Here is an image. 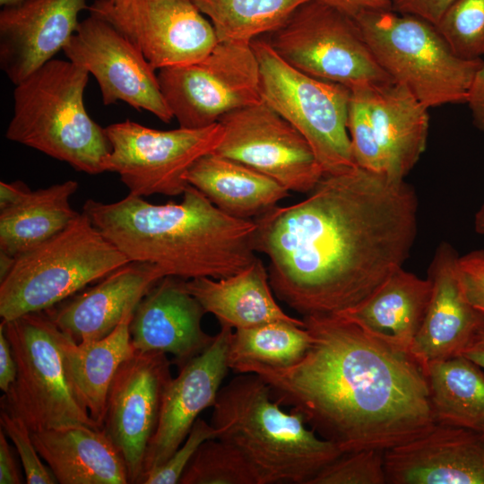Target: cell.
Wrapping results in <instances>:
<instances>
[{
	"label": "cell",
	"mask_w": 484,
	"mask_h": 484,
	"mask_svg": "<svg viewBox=\"0 0 484 484\" xmlns=\"http://www.w3.org/2000/svg\"><path fill=\"white\" fill-rule=\"evenodd\" d=\"M254 220L274 295L303 316L337 315L402 267L417 237L418 198L404 179L354 166Z\"/></svg>",
	"instance_id": "cell-1"
},
{
	"label": "cell",
	"mask_w": 484,
	"mask_h": 484,
	"mask_svg": "<svg viewBox=\"0 0 484 484\" xmlns=\"http://www.w3.org/2000/svg\"><path fill=\"white\" fill-rule=\"evenodd\" d=\"M312 341L287 367L253 366L281 406L342 453L387 450L435 425L423 367L338 315L303 316Z\"/></svg>",
	"instance_id": "cell-2"
},
{
	"label": "cell",
	"mask_w": 484,
	"mask_h": 484,
	"mask_svg": "<svg viewBox=\"0 0 484 484\" xmlns=\"http://www.w3.org/2000/svg\"><path fill=\"white\" fill-rule=\"evenodd\" d=\"M182 194L162 204L131 194L111 203L89 199L82 212L130 262L155 264L166 276L220 279L257 259L255 220L227 214L190 184Z\"/></svg>",
	"instance_id": "cell-3"
},
{
	"label": "cell",
	"mask_w": 484,
	"mask_h": 484,
	"mask_svg": "<svg viewBox=\"0 0 484 484\" xmlns=\"http://www.w3.org/2000/svg\"><path fill=\"white\" fill-rule=\"evenodd\" d=\"M256 374H238L221 386L211 425L217 438L235 446L260 484H310L343 453L321 437L296 411H285Z\"/></svg>",
	"instance_id": "cell-4"
},
{
	"label": "cell",
	"mask_w": 484,
	"mask_h": 484,
	"mask_svg": "<svg viewBox=\"0 0 484 484\" xmlns=\"http://www.w3.org/2000/svg\"><path fill=\"white\" fill-rule=\"evenodd\" d=\"M90 73L70 60L51 59L15 85L5 137L91 175L104 172L110 151L105 128L87 113Z\"/></svg>",
	"instance_id": "cell-5"
},
{
	"label": "cell",
	"mask_w": 484,
	"mask_h": 484,
	"mask_svg": "<svg viewBox=\"0 0 484 484\" xmlns=\"http://www.w3.org/2000/svg\"><path fill=\"white\" fill-rule=\"evenodd\" d=\"M129 262L82 212L61 232L14 258L0 281L2 321L50 309Z\"/></svg>",
	"instance_id": "cell-6"
},
{
	"label": "cell",
	"mask_w": 484,
	"mask_h": 484,
	"mask_svg": "<svg viewBox=\"0 0 484 484\" xmlns=\"http://www.w3.org/2000/svg\"><path fill=\"white\" fill-rule=\"evenodd\" d=\"M380 66L426 108L466 103L482 60L458 56L436 26L393 10L356 15Z\"/></svg>",
	"instance_id": "cell-7"
},
{
	"label": "cell",
	"mask_w": 484,
	"mask_h": 484,
	"mask_svg": "<svg viewBox=\"0 0 484 484\" xmlns=\"http://www.w3.org/2000/svg\"><path fill=\"white\" fill-rule=\"evenodd\" d=\"M267 39L282 60L314 78L350 90L393 82L355 18L321 0L302 4Z\"/></svg>",
	"instance_id": "cell-8"
},
{
	"label": "cell",
	"mask_w": 484,
	"mask_h": 484,
	"mask_svg": "<svg viewBox=\"0 0 484 484\" xmlns=\"http://www.w3.org/2000/svg\"><path fill=\"white\" fill-rule=\"evenodd\" d=\"M16 364V377L1 398V408L20 418L31 433L72 425L100 428L78 403L67 382L46 311L2 321Z\"/></svg>",
	"instance_id": "cell-9"
},
{
	"label": "cell",
	"mask_w": 484,
	"mask_h": 484,
	"mask_svg": "<svg viewBox=\"0 0 484 484\" xmlns=\"http://www.w3.org/2000/svg\"><path fill=\"white\" fill-rule=\"evenodd\" d=\"M250 44L259 65L263 101L306 138L324 173L356 166L347 129L350 90L298 71L264 39Z\"/></svg>",
	"instance_id": "cell-10"
},
{
	"label": "cell",
	"mask_w": 484,
	"mask_h": 484,
	"mask_svg": "<svg viewBox=\"0 0 484 484\" xmlns=\"http://www.w3.org/2000/svg\"><path fill=\"white\" fill-rule=\"evenodd\" d=\"M157 76L180 127L210 126L263 100L259 65L250 42L219 41L202 60L159 69Z\"/></svg>",
	"instance_id": "cell-11"
},
{
	"label": "cell",
	"mask_w": 484,
	"mask_h": 484,
	"mask_svg": "<svg viewBox=\"0 0 484 484\" xmlns=\"http://www.w3.org/2000/svg\"><path fill=\"white\" fill-rule=\"evenodd\" d=\"M110 151L104 171L117 173L136 196L182 194L186 175L202 156L214 151L224 129L218 122L203 128L157 130L129 119L105 127Z\"/></svg>",
	"instance_id": "cell-12"
},
{
	"label": "cell",
	"mask_w": 484,
	"mask_h": 484,
	"mask_svg": "<svg viewBox=\"0 0 484 484\" xmlns=\"http://www.w3.org/2000/svg\"><path fill=\"white\" fill-rule=\"evenodd\" d=\"M219 123L224 135L212 152L260 172L290 192L309 193L324 175L306 138L263 100L225 115Z\"/></svg>",
	"instance_id": "cell-13"
},
{
	"label": "cell",
	"mask_w": 484,
	"mask_h": 484,
	"mask_svg": "<svg viewBox=\"0 0 484 484\" xmlns=\"http://www.w3.org/2000/svg\"><path fill=\"white\" fill-rule=\"evenodd\" d=\"M88 9L124 34L155 70L198 62L219 42L190 0H96Z\"/></svg>",
	"instance_id": "cell-14"
},
{
	"label": "cell",
	"mask_w": 484,
	"mask_h": 484,
	"mask_svg": "<svg viewBox=\"0 0 484 484\" xmlns=\"http://www.w3.org/2000/svg\"><path fill=\"white\" fill-rule=\"evenodd\" d=\"M68 60L97 80L104 105L124 101L164 123L173 116L161 93L155 69L143 53L108 21L90 14L64 47Z\"/></svg>",
	"instance_id": "cell-15"
},
{
	"label": "cell",
	"mask_w": 484,
	"mask_h": 484,
	"mask_svg": "<svg viewBox=\"0 0 484 484\" xmlns=\"http://www.w3.org/2000/svg\"><path fill=\"white\" fill-rule=\"evenodd\" d=\"M172 361L160 351H134L110 384L102 426L124 459L129 483H141L148 445L158 426Z\"/></svg>",
	"instance_id": "cell-16"
},
{
	"label": "cell",
	"mask_w": 484,
	"mask_h": 484,
	"mask_svg": "<svg viewBox=\"0 0 484 484\" xmlns=\"http://www.w3.org/2000/svg\"><path fill=\"white\" fill-rule=\"evenodd\" d=\"M220 326L212 343L178 369L177 376L172 377L167 385L158 426L146 451L142 480L179 447L200 413L215 404L230 369L229 350L233 333L231 327Z\"/></svg>",
	"instance_id": "cell-17"
},
{
	"label": "cell",
	"mask_w": 484,
	"mask_h": 484,
	"mask_svg": "<svg viewBox=\"0 0 484 484\" xmlns=\"http://www.w3.org/2000/svg\"><path fill=\"white\" fill-rule=\"evenodd\" d=\"M389 484H484L480 432L436 424L426 434L385 451Z\"/></svg>",
	"instance_id": "cell-18"
},
{
	"label": "cell",
	"mask_w": 484,
	"mask_h": 484,
	"mask_svg": "<svg viewBox=\"0 0 484 484\" xmlns=\"http://www.w3.org/2000/svg\"><path fill=\"white\" fill-rule=\"evenodd\" d=\"M86 0H30L0 12V67L17 85L75 33Z\"/></svg>",
	"instance_id": "cell-19"
},
{
	"label": "cell",
	"mask_w": 484,
	"mask_h": 484,
	"mask_svg": "<svg viewBox=\"0 0 484 484\" xmlns=\"http://www.w3.org/2000/svg\"><path fill=\"white\" fill-rule=\"evenodd\" d=\"M186 282L175 276L162 278L139 302L130 322L134 350L171 354L172 364L178 369L203 352L214 338L203 330L202 319L206 313Z\"/></svg>",
	"instance_id": "cell-20"
},
{
	"label": "cell",
	"mask_w": 484,
	"mask_h": 484,
	"mask_svg": "<svg viewBox=\"0 0 484 484\" xmlns=\"http://www.w3.org/2000/svg\"><path fill=\"white\" fill-rule=\"evenodd\" d=\"M458 255L442 242L430 263L431 295L411 355L423 367L433 361L462 355L484 327V318L465 299L456 274Z\"/></svg>",
	"instance_id": "cell-21"
},
{
	"label": "cell",
	"mask_w": 484,
	"mask_h": 484,
	"mask_svg": "<svg viewBox=\"0 0 484 484\" xmlns=\"http://www.w3.org/2000/svg\"><path fill=\"white\" fill-rule=\"evenodd\" d=\"M165 276L155 264L129 262L102 278L97 285L46 312L75 342L94 341L109 334Z\"/></svg>",
	"instance_id": "cell-22"
},
{
	"label": "cell",
	"mask_w": 484,
	"mask_h": 484,
	"mask_svg": "<svg viewBox=\"0 0 484 484\" xmlns=\"http://www.w3.org/2000/svg\"><path fill=\"white\" fill-rule=\"evenodd\" d=\"M431 295V281L405 271L392 272L368 297L337 314L391 348L410 353Z\"/></svg>",
	"instance_id": "cell-23"
},
{
	"label": "cell",
	"mask_w": 484,
	"mask_h": 484,
	"mask_svg": "<svg viewBox=\"0 0 484 484\" xmlns=\"http://www.w3.org/2000/svg\"><path fill=\"white\" fill-rule=\"evenodd\" d=\"M31 436L57 483H129L124 459L102 428L72 425Z\"/></svg>",
	"instance_id": "cell-24"
},
{
	"label": "cell",
	"mask_w": 484,
	"mask_h": 484,
	"mask_svg": "<svg viewBox=\"0 0 484 484\" xmlns=\"http://www.w3.org/2000/svg\"><path fill=\"white\" fill-rule=\"evenodd\" d=\"M362 90L385 174L402 180L424 152L429 128L428 108L405 87L393 82Z\"/></svg>",
	"instance_id": "cell-25"
},
{
	"label": "cell",
	"mask_w": 484,
	"mask_h": 484,
	"mask_svg": "<svg viewBox=\"0 0 484 484\" xmlns=\"http://www.w3.org/2000/svg\"><path fill=\"white\" fill-rule=\"evenodd\" d=\"M186 285L206 314H212L220 324L232 329L279 321L305 327L303 319L290 316L278 305L268 270L259 258L231 276L199 277L186 281Z\"/></svg>",
	"instance_id": "cell-26"
},
{
	"label": "cell",
	"mask_w": 484,
	"mask_h": 484,
	"mask_svg": "<svg viewBox=\"0 0 484 484\" xmlns=\"http://www.w3.org/2000/svg\"><path fill=\"white\" fill-rule=\"evenodd\" d=\"M134 312L107 336L77 343L57 326L56 337L70 389L78 403L102 428L110 384L122 362L134 353L130 336Z\"/></svg>",
	"instance_id": "cell-27"
},
{
	"label": "cell",
	"mask_w": 484,
	"mask_h": 484,
	"mask_svg": "<svg viewBox=\"0 0 484 484\" xmlns=\"http://www.w3.org/2000/svg\"><path fill=\"white\" fill-rule=\"evenodd\" d=\"M186 179L222 212L238 219L254 220L290 195L273 179L214 152L198 159Z\"/></svg>",
	"instance_id": "cell-28"
},
{
	"label": "cell",
	"mask_w": 484,
	"mask_h": 484,
	"mask_svg": "<svg viewBox=\"0 0 484 484\" xmlns=\"http://www.w3.org/2000/svg\"><path fill=\"white\" fill-rule=\"evenodd\" d=\"M78 182L67 180L28 194L0 211V251L16 257L65 229L79 214L71 196Z\"/></svg>",
	"instance_id": "cell-29"
},
{
	"label": "cell",
	"mask_w": 484,
	"mask_h": 484,
	"mask_svg": "<svg viewBox=\"0 0 484 484\" xmlns=\"http://www.w3.org/2000/svg\"><path fill=\"white\" fill-rule=\"evenodd\" d=\"M436 424L484 430V369L462 355L424 367Z\"/></svg>",
	"instance_id": "cell-30"
},
{
	"label": "cell",
	"mask_w": 484,
	"mask_h": 484,
	"mask_svg": "<svg viewBox=\"0 0 484 484\" xmlns=\"http://www.w3.org/2000/svg\"><path fill=\"white\" fill-rule=\"evenodd\" d=\"M308 330L289 322H271L233 332L229 367L237 374L253 366L287 367L299 361L311 345Z\"/></svg>",
	"instance_id": "cell-31"
},
{
	"label": "cell",
	"mask_w": 484,
	"mask_h": 484,
	"mask_svg": "<svg viewBox=\"0 0 484 484\" xmlns=\"http://www.w3.org/2000/svg\"><path fill=\"white\" fill-rule=\"evenodd\" d=\"M209 18L219 41L251 42L279 28L310 0H190Z\"/></svg>",
	"instance_id": "cell-32"
},
{
	"label": "cell",
	"mask_w": 484,
	"mask_h": 484,
	"mask_svg": "<svg viewBox=\"0 0 484 484\" xmlns=\"http://www.w3.org/2000/svg\"><path fill=\"white\" fill-rule=\"evenodd\" d=\"M178 484H260L245 456L220 439L204 441L185 469Z\"/></svg>",
	"instance_id": "cell-33"
},
{
	"label": "cell",
	"mask_w": 484,
	"mask_h": 484,
	"mask_svg": "<svg viewBox=\"0 0 484 484\" xmlns=\"http://www.w3.org/2000/svg\"><path fill=\"white\" fill-rule=\"evenodd\" d=\"M436 28L458 56H484V0H455Z\"/></svg>",
	"instance_id": "cell-34"
},
{
	"label": "cell",
	"mask_w": 484,
	"mask_h": 484,
	"mask_svg": "<svg viewBox=\"0 0 484 484\" xmlns=\"http://www.w3.org/2000/svg\"><path fill=\"white\" fill-rule=\"evenodd\" d=\"M385 450L343 453L324 467L310 484H385Z\"/></svg>",
	"instance_id": "cell-35"
},
{
	"label": "cell",
	"mask_w": 484,
	"mask_h": 484,
	"mask_svg": "<svg viewBox=\"0 0 484 484\" xmlns=\"http://www.w3.org/2000/svg\"><path fill=\"white\" fill-rule=\"evenodd\" d=\"M347 129L355 165L385 174L383 154L375 138L368 108L361 89L350 90Z\"/></svg>",
	"instance_id": "cell-36"
},
{
	"label": "cell",
	"mask_w": 484,
	"mask_h": 484,
	"mask_svg": "<svg viewBox=\"0 0 484 484\" xmlns=\"http://www.w3.org/2000/svg\"><path fill=\"white\" fill-rule=\"evenodd\" d=\"M217 436L211 423L198 418L179 447L163 464L146 473L141 484H178L200 445L206 440L217 438Z\"/></svg>",
	"instance_id": "cell-37"
},
{
	"label": "cell",
	"mask_w": 484,
	"mask_h": 484,
	"mask_svg": "<svg viewBox=\"0 0 484 484\" xmlns=\"http://www.w3.org/2000/svg\"><path fill=\"white\" fill-rule=\"evenodd\" d=\"M0 423L17 449L24 470L26 483H57L50 469H48L39 459L40 455L32 441V433L26 424L20 418L10 414L2 408L0 410Z\"/></svg>",
	"instance_id": "cell-38"
},
{
	"label": "cell",
	"mask_w": 484,
	"mask_h": 484,
	"mask_svg": "<svg viewBox=\"0 0 484 484\" xmlns=\"http://www.w3.org/2000/svg\"><path fill=\"white\" fill-rule=\"evenodd\" d=\"M456 274L465 299L484 318V251L458 256Z\"/></svg>",
	"instance_id": "cell-39"
},
{
	"label": "cell",
	"mask_w": 484,
	"mask_h": 484,
	"mask_svg": "<svg viewBox=\"0 0 484 484\" xmlns=\"http://www.w3.org/2000/svg\"><path fill=\"white\" fill-rule=\"evenodd\" d=\"M392 10L436 26L455 0H388Z\"/></svg>",
	"instance_id": "cell-40"
},
{
	"label": "cell",
	"mask_w": 484,
	"mask_h": 484,
	"mask_svg": "<svg viewBox=\"0 0 484 484\" xmlns=\"http://www.w3.org/2000/svg\"><path fill=\"white\" fill-rule=\"evenodd\" d=\"M466 104L473 124L484 132V64L475 75Z\"/></svg>",
	"instance_id": "cell-41"
},
{
	"label": "cell",
	"mask_w": 484,
	"mask_h": 484,
	"mask_svg": "<svg viewBox=\"0 0 484 484\" xmlns=\"http://www.w3.org/2000/svg\"><path fill=\"white\" fill-rule=\"evenodd\" d=\"M16 377V364L10 342L0 325V389L5 393Z\"/></svg>",
	"instance_id": "cell-42"
},
{
	"label": "cell",
	"mask_w": 484,
	"mask_h": 484,
	"mask_svg": "<svg viewBox=\"0 0 484 484\" xmlns=\"http://www.w3.org/2000/svg\"><path fill=\"white\" fill-rule=\"evenodd\" d=\"M4 431L0 430V484H20L22 482Z\"/></svg>",
	"instance_id": "cell-43"
},
{
	"label": "cell",
	"mask_w": 484,
	"mask_h": 484,
	"mask_svg": "<svg viewBox=\"0 0 484 484\" xmlns=\"http://www.w3.org/2000/svg\"><path fill=\"white\" fill-rule=\"evenodd\" d=\"M355 17L366 11L392 10L388 0H321Z\"/></svg>",
	"instance_id": "cell-44"
},
{
	"label": "cell",
	"mask_w": 484,
	"mask_h": 484,
	"mask_svg": "<svg viewBox=\"0 0 484 484\" xmlns=\"http://www.w3.org/2000/svg\"><path fill=\"white\" fill-rule=\"evenodd\" d=\"M30 191L21 181L13 183L0 182V210L19 203Z\"/></svg>",
	"instance_id": "cell-45"
},
{
	"label": "cell",
	"mask_w": 484,
	"mask_h": 484,
	"mask_svg": "<svg viewBox=\"0 0 484 484\" xmlns=\"http://www.w3.org/2000/svg\"><path fill=\"white\" fill-rule=\"evenodd\" d=\"M462 355L484 369V327L476 334Z\"/></svg>",
	"instance_id": "cell-46"
},
{
	"label": "cell",
	"mask_w": 484,
	"mask_h": 484,
	"mask_svg": "<svg viewBox=\"0 0 484 484\" xmlns=\"http://www.w3.org/2000/svg\"><path fill=\"white\" fill-rule=\"evenodd\" d=\"M0 281L3 280L7 273L10 272L13 262L14 257L0 251Z\"/></svg>",
	"instance_id": "cell-47"
},
{
	"label": "cell",
	"mask_w": 484,
	"mask_h": 484,
	"mask_svg": "<svg viewBox=\"0 0 484 484\" xmlns=\"http://www.w3.org/2000/svg\"><path fill=\"white\" fill-rule=\"evenodd\" d=\"M475 229L478 233L484 235V204L480 207L475 216Z\"/></svg>",
	"instance_id": "cell-48"
},
{
	"label": "cell",
	"mask_w": 484,
	"mask_h": 484,
	"mask_svg": "<svg viewBox=\"0 0 484 484\" xmlns=\"http://www.w3.org/2000/svg\"><path fill=\"white\" fill-rule=\"evenodd\" d=\"M29 1L30 0H0V5L3 6V8L14 7Z\"/></svg>",
	"instance_id": "cell-49"
},
{
	"label": "cell",
	"mask_w": 484,
	"mask_h": 484,
	"mask_svg": "<svg viewBox=\"0 0 484 484\" xmlns=\"http://www.w3.org/2000/svg\"><path fill=\"white\" fill-rule=\"evenodd\" d=\"M482 434V436L484 437V430L482 432H480Z\"/></svg>",
	"instance_id": "cell-50"
},
{
	"label": "cell",
	"mask_w": 484,
	"mask_h": 484,
	"mask_svg": "<svg viewBox=\"0 0 484 484\" xmlns=\"http://www.w3.org/2000/svg\"><path fill=\"white\" fill-rule=\"evenodd\" d=\"M111 1H114V2H116V1H119V0H111Z\"/></svg>",
	"instance_id": "cell-51"
}]
</instances>
